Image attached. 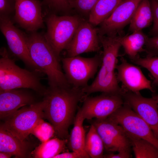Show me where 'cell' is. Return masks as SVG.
<instances>
[{"instance_id":"cell-29","label":"cell","mask_w":158,"mask_h":158,"mask_svg":"<svg viewBox=\"0 0 158 158\" xmlns=\"http://www.w3.org/2000/svg\"><path fill=\"white\" fill-rule=\"evenodd\" d=\"M98 0H71L72 8L84 16L89 15Z\"/></svg>"},{"instance_id":"cell-16","label":"cell","mask_w":158,"mask_h":158,"mask_svg":"<svg viewBox=\"0 0 158 158\" xmlns=\"http://www.w3.org/2000/svg\"><path fill=\"white\" fill-rule=\"evenodd\" d=\"M28 89L0 90V118L4 120L19 109L35 102V98Z\"/></svg>"},{"instance_id":"cell-36","label":"cell","mask_w":158,"mask_h":158,"mask_svg":"<svg viewBox=\"0 0 158 158\" xmlns=\"http://www.w3.org/2000/svg\"><path fill=\"white\" fill-rule=\"evenodd\" d=\"M12 155L11 154L5 152H0V158H9Z\"/></svg>"},{"instance_id":"cell-13","label":"cell","mask_w":158,"mask_h":158,"mask_svg":"<svg viewBox=\"0 0 158 158\" xmlns=\"http://www.w3.org/2000/svg\"><path fill=\"white\" fill-rule=\"evenodd\" d=\"M122 95L124 102L147 123L158 139V107L155 100L144 97L140 92L124 90Z\"/></svg>"},{"instance_id":"cell-4","label":"cell","mask_w":158,"mask_h":158,"mask_svg":"<svg viewBox=\"0 0 158 158\" xmlns=\"http://www.w3.org/2000/svg\"><path fill=\"white\" fill-rule=\"evenodd\" d=\"M83 20L78 16H59L53 13L45 18L47 31L45 36L60 58L61 53L66 49Z\"/></svg>"},{"instance_id":"cell-33","label":"cell","mask_w":158,"mask_h":158,"mask_svg":"<svg viewBox=\"0 0 158 158\" xmlns=\"http://www.w3.org/2000/svg\"><path fill=\"white\" fill-rule=\"evenodd\" d=\"M153 14V25L150 32L152 36H158V0H150Z\"/></svg>"},{"instance_id":"cell-15","label":"cell","mask_w":158,"mask_h":158,"mask_svg":"<svg viewBox=\"0 0 158 158\" xmlns=\"http://www.w3.org/2000/svg\"><path fill=\"white\" fill-rule=\"evenodd\" d=\"M120 60V63L117 65L116 69L118 80L122 83L123 90L133 92H140L144 89L154 92L151 81L139 67L129 63L123 57Z\"/></svg>"},{"instance_id":"cell-18","label":"cell","mask_w":158,"mask_h":158,"mask_svg":"<svg viewBox=\"0 0 158 158\" xmlns=\"http://www.w3.org/2000/svg\"><path fill=\"white\" fill-rule=\"evenodd\" d=\"M103 49L102 64L109 71H114L117 65L119 52L121 46L117 35L98 34Z\"/></svg>"},{"instance_id":"cell-25","label":"cell","mask_w":158,"mask_h":158,"mask_svg":"<svg viewBox=\"0 0 158 158\" xmlns=\"http://www.w3.org/2000/svg\"><path fill=\"white\" fill-rule=\"evenodd\" d=\"M126 133L135 158H158V148L155 146L145 140Z\"/></svg>"},{"instance_id":"cell-17","label":"cell","mask_w":158,"mask_h":158,"mask_svg":"<svg viewBox=\"0 0 158 158\" xmlns=\"http://www.w3.org/2000/svg\"><path fill=\"white\" fill-rule=\"evenodd\" d=\"M115 71L108 70L102 64L97 74L92 83L82 88L86 96L95 92L122 94L123 90L119 86Z\"/></svg>"},{"instance_id":"cell-3","label":"cell","mask_w":158,"mask_h":158,"mask_svg":"<svg viewBox=\"0 0 158 158\" xmlns=\"http://www.w3.org/2000/svg\"><path fill=\"white\" fill-rule=\"evenodd\" d=\"M0 55V90L30 89L43 96L47 89L41 83L40 76L43 74L20 67L5 48L1 49Z\"/></svg>"},{"instance_id":"cell-11","label":"cell","mask_w":158,"mask_h":158,"mask_svg":"<svg viewBox=\"0 0 158 158\" xmlns=\"http://www.w3.org/2000/svg\"><path fill=\"white\" fill-rule=\"evenodd\" d=\"M101 46L97 28L83 19L65 50L67 57H70L85 53L100 52Z\"/></svg>"},{"instance_id":"cell-9","label":"cell","mask_w":158,"mask_h":158,"mask_svg":"<svg viewBox=\"0 0 158 158\" xmlns=\"http://www.w3.org/2000/svg\"><path fill=\"white\" fill-rule=\"evenodd\" d=\"M79 109L85 119L108 118L121 107L124 101L122 95L103 93L94 97H86Z\"/></svg>"},{"instance_id":"cell-10","label":"cell","mask_w":158,"mask_h":158,"mask_svg":"<svg viewBox=\"0 0 158 158\" xmlns=\"http://www.w3.org/2000/svg\"><path fill=\"white\" fill-rule=\"evenodd\" d=\"M0 29L13 55L32 70L42 73L31 59L26 34L14 25L10 17L0 16Z\"/></svg>"},{"instance_id":"cell-1","label":"cell","mask_w":158,"mask_h":158,"mask_svg":"<svg viewBox=\"0 0 158 158\" xmlns=\"http://www.w3.org/2000/svg\"><path fill=\"white\" fill-rule=\"evenodd\" d=\"M43 96L44 117L50 122L59 138L68 140V129L73 123L78 104L86 97L82 88L49 86Z\"/></svg>"},{"instance_id":"cell-34","label":"cell","mask_w":158,"mask_h":158,"mask_svg":"<svg viewBox=\"0 0 158 158\" xmlns=\"http://www.w3.org/2000/svg\"><path fill=\"white\" fill-rule=\"evenodd\" d=\"M131 157V152H118L115 154L114 153H109L104 155L105 158H129Z\"/></svg>"},{"instance_id":"cell-2","label":"cell","mask_w":158,"mask_h":158,"mask_svg":"<svg viewBox=\"0 0 158 158\" xmlns=\"http://www.w3.org/2000/svg\"><path fill=\"white\" fill-rule=\"evenodd\" d=\"M26 35L31 59L40 71L47 76L49 86H71L62 71L60 58L53 50L44 34L35 31Z\"/></svg>"},{"instance_id":"cell-12","label":"cell","mask_w":158,"mask_h":158,"mask_svg":"<svg viewBox=\"0 0 158 158\" xmlns=\"http://www.w3.org/2000/svg\"><path fill=\"white\" fill-rule=\"evenodd\" d=\"M142 0H122L111 14L97 28L98 34L117 35L130 20Z\"/></svg>"},{"instance_id":"cell-20","label":"cell","mask_w":158,"mask_h":158,"mask_svg":"<svg viewBox=\"0 0 158 158\" xmlns=\"http://www.w3.org/2000/svg\"><path fill=\"white\" fill-rule=\"evenodd\" d=\"M85 120L79 109L75 116L68 140L70 147L72 151L79 154L82 158H89L90 157L85 149L86 135L83 126Z\"/></svg>"},{"instance_id":"cell-35","label":"cell","mask_w":158,"mask_h":158,"mask_svg":"<svg viewBox=\"0 0 158 158\" xmlns=\"http://www.w3.org/2000/svg\"><path fill=\"white\" fill-rule=\"evenodd\" d=\"M54 158H82V157L78 153L73 151L71 152L61 153L55 156Z\"/></svg>"},{"instance_id":"cell-27","label":"cell","mask_w":158,"mask_h":158,"mask_svg":"<svg viewBox=\"0 0 158 158\" xmlns=\"http://www.w3.org/2000/svg\"><path fill=\"white\" fill-rule=\"evenodd\" d=\"M135 64L147 69L150 72L153 80L152 85L158 86V56H138L131 60Z\"/></svg>"},{"instance_id":"cell-8","label":"cell","mask_w":158,"mask_h":158,"mask_svg":"<svg viewBox=\"0 0 158 158\" xmlns=\"http://www.w3.org/2000/svg\"><path fill=\"white\" fill-rule=\"evenodd\" d=\"M92 124L101 137L107 151L110 153L131 152V146L126 132L118 123L108 117L95 119Z\"/></svg>"},{"instance_id":"cell-7","label":"cell","mask_w":158,"mask_h":158,"mask_svg":"<svg viewBox=\"0 0 158 158\" xmlns=\"http://www.w3.org/2000/svg\"><path fill=\"white\" fill-rule=\"evenodd\" d=\"M127 133L145 140L158 148V139L147 123L126 103L108 117Z\"/></svg>"},{"instance_id":"cell-28","label":"cell","mask_w":158,"mask_h":158,"mask_svg":"<svg viewBox=\"0 0 158 158\" xmlns=\"http://www.w3.org/2000/svg\"><path fill=\"white\" fill-rule=\"evenodd\" d=\"M31 133L42 142L51 139L55 133V131L51 124L44 121L41 118L34 127Z\"/></svg>"},{"instance_id":"cell-37","label":"cell","mask_w":158,"mask_h":158,"mask_svg":"<svg viewBox=\"0 0 158 158\" xmlns=\"http://www.w3.org/2000/svg\"><path fill=\"white\" fill-rule=\"evenodd\" d=\"M152 97H153L156 101L158 107V94L154 95H153Z\"/></svg>"},{"instance_id":"cell-31","label":"cell","mask_w":158,"mask_h":158,"mask_svg":"<svg viewBox=\"0 0 158 158\" xmlns=\"http://www.w3.org/2000/svg\"><path fill=\"white\" fill-rule=\"evenodd\" d=\"M146 56H153L158 55V36L148 37L144 47Z\"/></svg>"},{"instance_id":"cell-6","label":"cell","mask_w":158,"mask_h":158,"mask_svg":"<svg viewBox=\"0 0 158 158\" xmlns=\"http://www.w3.org/2000/svg\"><path fill=\"white\" fill-rule=\"evenodd\" d=\"M45 102L24 106L4 120L1 126L13 135L24 140L37 122L44 117Z\"/></svg>"},{"instance_id":"cell-21","label":"cell","mask_w":158,"mask_h":158,"mask_svg":"<svg viewBox=\"0 0 158 158\" xmlns=\"http://www.w3.org/2000/svg\"><path fill=\"white\" fill-rule=\"evenodd\" d=\"M132 32L128 35L118 36L121 46L131 60L138 56L139 53L144 51L145 46L148 37L142 30Z\"/></svg>"},{"instance_id":"cell-30","label":"cell","mask_w":158,"mask_h":158,"mask_svg":"<svg viewBox=\"0 0 158 158\" xmlns=\"http://www.w3.org/2000/svg\"><path fill=\"white\" fill-rule=\"evenodd\" d=\"M43 2L54 11L67 12L72 8L71 0H43Z\"/></svg>"},{"instance_id":"cell-22","label":"cell","mask_w":158,"mask_h":158,"mask_svg":"<svg viewBox=\"0 0 158 158\" xmlns=\"http://www.w3.org/2000/svg\"><path fill=\"white\" fill-rule=\"evenodd\" d=\"M153 14L150 0H142L137 7L130 23L132 32L142 30L153 22Z\"/></svg>"},{"instance_id":"cell-14","label":"cell","mask_w":158,"mask_h":158,"mask_svg":"<svg viewBox=\"0 0 158 158\" xmlns=\"http://www.w3.org/2000/svg\"><path fill=\"white\" fill-rule=\"evenodd\" d=\"M13 19L21 27L30 32L44 27L42 4L38 0H15Z\"/></svg>"},{"instance_id":"cell-23","label":"cell","mask_w":158,"mask_h":158,"mask_svg":"<svg viewBox=\"0 0 158 158\" xmlns=\"http://www.w3.org/2000/svg\"><path fill=\"white\" fill-rule=\"evenodd\" d=\"M122 0H98L91 11L88 21L93 25L100 24L113 13Z\"/></svg>"},{"instance_id":"cell-5","label":"cell","mask_w":158,"mask_h":158,"mask_svg":"<svg viewBox=\"0 0 158 158\" xmlns=\"http://www.w3.org/2000/svg\"><path fill=\"white\" fill-rule=\"evenodd\" d=\"M66 79L72 86L83 88L93 78L102 63V51L94 56L85 58L77 56L62 59Z\"/></svg>"},{"instance_id":"cell-24","label":"cell","mask_w":158,"mask_h":158,"mask_svg":"<svg viewBox=\"0 0 158 158\" xmlns=\"http://www.w3.org/2000/svg\"><path fill=\"white\" fill-rule=\"evenodd\" d=\"M68 140L60 138L51 139L42 142L32 153L36 158H54L64 149Z\"/></svg>"},{"instance_id":"cell-19","label":"cell","mask_w":158,"mask_h":158,"mask_svg":"<svg viewBox=\"0 0 158 158\" xmlns=\"http://www.w3.org/2000/svg\"><path fill=\"white\" fill-rule=\"evenodd\" d=\"M0 152L8 153L17 158L28 157L27 143L13 135L0 126Z\"/></svg>"},{"instance_id":"cell-26","label":"cell","mask_w":158,"mask_h":158,"mask_svg":"<svg viewBox=\"0 0 158 158\" xmlns=\"http://www.w3.org/2000/svg\"><path fill=\"white\" fill-rule=\"evenodd\" d=\"M104 149L102 140L93 125L91 124L86 136L85 149L90 158H103Z\"/></svg>"},{"instance_id":"cell-32","label":"cell","mask_w":158,"mask_h":158,"mask_svg":"<svg viewBox=\"0 0 158 158\" xmlns=\"http://www.w3.org/2000/svg\"><path fill=\"white\" fill-rule=\"evenodd\" d=\"M15 8V0H0V16L10 17Z\"/></svg>"}]
</instances>
